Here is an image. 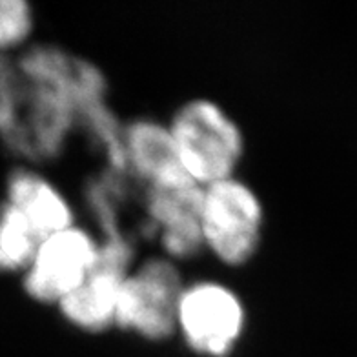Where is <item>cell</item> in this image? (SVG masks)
I'll use <instances>...</instances> for the list:
<instances>
[{"label": "cell", "mask_w": 357, "mask_h": 357, "mask_svg": "<svg viewBox=\"0 0 357 357\" xmlns=\"http://www.w3.org/2000/svg\"><path fill=\"white\" fill-rule=\"evenodd\" d=\"M178 160L193 183L204 188L237 175L245 157V133L221 104L193 97L166 121Z\"/></svg>", "instance_id": "6da1fadb"}, {"label": "cell", "mask_w": 357, "mask_h": 357, "mask_svg": "<svg viewBox=\"0 0 357 357\" xmlns=\"http://www.w3.org/2000/svg\"><path fill=\"white\" fill-rule=\"evenodd\" d=\"M264 226L263 201L239 175L202 188V246L221 266L237 270L252 263L263 246Z\"/></svg>", "instance_id": "7a4b0ae2"}, {"label": "cell", "mask_w": 357, "mask_h": 357, "mask_svg": "<svg viewBox=\"0 0 357 357\" xmlns=\"http://www.w3.org/2000/svg\"><path fill=\"white\" fill-rule=\"evenodd\" d=\"M248 328V310L234 287L221 279L186 281L177 305L175 335L201 357H230Z\"/></svg>", "instance_id": "3957f363"}, {"label": "cell", "mask_w": 357, "mask_h": 357, "mask_svg": "<svg viewBox=\"0 0 357 357\" xmlns=\"http://www.w3.org/2000/svg\"><path fill=\"white\" fill-rule=\"evenodd\" d=\"M184 284L181 264L162 254L139 261L121 287L115 328L148 343H162L174 337Z\"/></svg>", "instance_id": "277c9868"}, {"label": "cell", "mask_w": 357, "mask_h": 357, "mask_svg": "<svg viewBox=\"0 0 357 357\" xmlns=\"http://www.w3.org/2000/svg\"><path fill=\"white\" fill-rule=\"evenodd\" d=\"M99 246V234L79 222L43 239L20 273L24 294L38 305L56 306L91 273Z\"/></svg>", "instance_id": "5b68a950"}, {"label": "cell", "mask_w": 357, "mask_h": 357, "mask_svg": "<svg viewBox=\"0 0 357 357\" xmlns=\"http://www.w3.org/2000/svg\"><path fill=\"white\" fill-rule=\"evenodd\" d=\"M100 239V237H99ZM137 241L130 237L100 239L99 259L82 284L55 306L71 328L99 335L115 328V314L124 278L137 264Z\"/></svg>", "instance_id": "8992f818"}, {"label": "cell", "mask_w": 357, "mask_h": 357, "mask_svg": "<svg viewBox=\"0 0 357 357\" xmlns=\"http://www.w3.org/2000/svg\"><path fill=\"white\" fill-rule=\"evenodd\" d=\"M202 188L142 190V213L159 241L162 255L177 264L188 263L204 252L201 235Z\"/></svg>", "instance_id": "52a82bcc"}, {"label": "cell", "mask_w": 357, "mask_h": 357, "mask_svg": "<svg viewBox=\"0 0 357 357\" xmlns=\"http://www.w3.org/2000/svg\"><path fill=\"white\" fill-rule=\"evenodd\" d=\"M123 148L126 172L142 190L195 184L178 160L168 124L159 119L135 117L124 123Z\"/></svg>", "instance_id": "ba28073f"}, {"label": "cell", "mask_w": 357, "mask_h": 357, "mask_svg": "<svg viewBox=\"0 0 357 357\" xmlns=\"http://www.w3.org/2000/svg\"><path fill=\"white\" fill-rule=\"evenodd\" d=\"M31 225L40 241L77 225L75 208L52 178L28 165L10 169L4 181V199Z\"/></svg>", "instance_id": "9c48e42d"}, {"label": "cell", "mask_w": 357, "mask_h": 357, "mask_svg": "<svg viewBox=\"0 0 357 357\" xmlns=\"http://www.w3.org/2000/svg\"><path fill=\"white\" fill-rule=\"evenodd\" d=\"M40 239L22 213L8 204L0 202V255L4 259L10 273H22L31 263Z\"/></svg>", "instance_id": "30bf717a"}, {"label": "cell", "mask_w": 357, "mask_h": 357, "mask_svg": "<svg viewBox=\"0 0 357 357\" xmlns=\"http://www.w3.org/2000/svg\"><path fill=\"white\" fill-rule=\"evenodd\" d=\"M37 26L33 6L26 0H0V56H17L31 46Z\"/></svg>", "instance_id": "8fae6325"}, {"label": "cell", "mask_w": 357, "mask_h": 357, "mask_svg": "<svg viewBox=\"0 0 357 357\" xmlns=\"http://www.w3.org/2000/svg\"><path fill=\"white\" fill-rule=\"evenodd\" d=\"M0 273H10L8 272V268H6V263H4V259H2V255H0Z\"/></svg>", "instance_id": "7c38bea8"}]
</instances>
